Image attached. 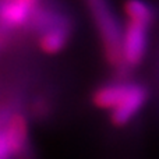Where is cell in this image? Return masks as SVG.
I'll return each mask as SVG.
<instances>
[{"label": "cell", "mask_w": 159, "mask_h": 159, "mask_svg": "<svg viewBox=\"0 0 159 159\" xmlns=\"http://www.w3.org/2000/svg\"><path fill=\"white\" fill-rule=\"evenodd\" d=\"M87 4L101 39L106 60L116 69H124L121 59L124 30L121 28V24L109 0H87Z\"/></svg>", "instance_id": "1"}, {"label": "cell", "mask_w": 159, "mask_h": 159, "mask_svg": "<svg viewBox=\"0 0 159 159\" xmlns=\"http://www.w3.org/2000/svg\"><path fill=\"white\" fill-rule=\"evenodd\" d=\"M32 24L39 34L38 43L43 52L55 55L67 46L70 39V22L60 11L41 7Z\"/></svg>", "instance_id": "2"}, {"label": "cell", "mask_w": 159, "mask_h": 159, "mask_svg": "<svg viewBox=\"0 0 159 159\" xmlns=\"http://www.w3.org/2000/svg\"><path fill=\"white\" fill-rule=\"evenodd\" d=\"M41 0H0V30L14 31L34 22Z\"/></svg>", "instance_id": "3"}, {"label": "cell", "mask_w": 159, "mask_h": 159, "mask_svg": "<svg viewBox=\"0 0 159 159\" xmlns=\"http://www.w3.org/2000/svg\"><path fill=\"white\" fill-rule=\"evenodd\" d=\"M148 30L149 27L144 24L127 21L121 45V59L124 69L135 67L144 60L148 48Z\"/></svg>", "instance_id": "4"}, {"label": "cell", "mask_w": 159, "mask_h": 159, "mask_svg": "<svg viewBox=\"0 0 159 159\" xmlns=\"http://www.w3.org/2000/svg\"><path fill=\"white\" fill-rule=\"evenodd\" d=\"M148 98V91L144 85L133 82V87L126 98L117 105L113 110H110L112 123L116 126L127 124L141 109Z\"/></svg>", "instance_id": "5"}, {"label": "cell", "mask_w": 159, "mask_h": 159, "mask_svg": "<svg viewBox=\"0 0 159 159\" xmlns=\"http://www.w3.org/2000/svg\"><path fill=\"white\" fill-rule=\"evenodd\" d=\"M7 141L10 144L13 157H18L25 151V147L28 143V126L24 116L11 115L3 124Z\"/></svg>", "instance_id": "6"}, {"label": "cell", "mask_w": 159, "mask_h": 159, "mask_svg": "<svg viewBox=\"0 0 159 159\" xmlns=\"http://www.w3.org/2000/svg\"><path fill=\"white\" fill-rule=\"evenodd\" d=\"M131 87L133 82H126V81L102 85L93 93L92 98L93 103L98 107H102V109H106L110 112L126 98V95L130 92Z\"/></svg>", "instance_id": "7"}, {"label": "cell", "mask_w": 159, "mask_h": 159, "mask_svg": "<svg viewBox=\"0 0 159 159\" xmlns=\"http://www.w3.org/2000/svg\"><path fill=\"white\" fill-rule=\"evenodd\" d=\"M124 11L129 21L144 24L147 27H151L155 18L154 8L144 0H127L124 4Z\"/></svg>", "instance_id": "8"}, {"label": "cell", "mask_w": 159, "mask_h": 159, "mask_svg": "<svg viewBox=\"0 0 159 159\" xmlns=\"http://www.w3.org/2000/svg\"><path fill=\"white\" fill-rule=\"evenodd\" d=\"M13 152H11L10 144L7 141L4 133V127H0V159H11Z\"/></svg>", "instance_id": "9"}]
</instances>
